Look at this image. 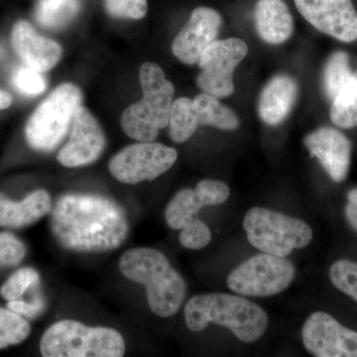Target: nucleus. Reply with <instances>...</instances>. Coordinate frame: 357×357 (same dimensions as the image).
Returning a JSON list of instances; mask_svg holds the SVG:
<instances>
[{"label":"nucleus","instance_id":"f257e3e1","mask_svg":"<svg viewBox=\"0 0 357 357\" xmlns=\"http://www.w3.org/2000/svg\"><path fill=\"white\" fill-rule=\"evenodd\" d=\"M51 232L61 248L77 253H105L126 243L129 223L121 204L98 195L68 194L52 208Z\"/></svg>","mask_w":357,"mask_h":357},{"label":"nucleus","instance_id":"c756f323","mask_svg":"<svg viewBox=\"0 0 357 357\" xmlns=\"http://www.w3.org/2000/svg\"><path fill=\"white\" fill-rule=\"evenodd\" d=\"M13 84L25 96H39L46 89V79L38 70L23 66L13 74Z\"/></svg>","mask_w":357,"mask_h":357},{"label":"nucleus","instance_id":"412c9836","mask_svg":"<svg viewBox=\"0 0 357 357\" xmlns=\"http://www.w3.org/2000/svg\"><path fill=\"white\" fill-rule=\"evenodd\" d=\"M79 7V0H39L35 18L42 27L60 29L76 17Z\"/></svg>","mask_w":357,"mask_h":357},{"label":"nucleus","instance_id":"e433bc0d","mask_svg":"<svg viewBox=\"0 0 357 357\" xmlns=\"http://www.w3.org/2000/svg\"><path fill=\"white\" fill-rule=\"evenodd\" d=\"M349 199V204L357 208V189H352L347 195Z\"/></svg>","mask_w":357,"mask_h":357},{"label":"nucleus","instance_id":"1a4fd4ad","mask_svg":"<svg viewBox=\"0 0 357 357\" xmlns=\"http://www.w3.org/2000/svg\"><path fill=\"white\" fill-rule=\"evenodd\" d=\"M178 159L175 148L161 143L139 142L123 148L109 161V172L123 184L135 185L170 170Z\"/></svg>","mask_w":357,"mask_h":357},{"label":"nucleus","instance_id":"7c9ffc66","mask_svg":"<svg viewBox=\"0 0 357 357\" xmlns=\"http://www.w3.org/2000/svg\"><path fill=\"white\" fill-rule=\"evenodd\" d=\"M24 243L13 234L0 232V269L20 265L24 259Z\"/></svg>","mask_w":357,"mask_h":357},{"label":"nucleus","instance_id":"c9c22d12","mask_svg":"<svg viewBox=\"0 0 357 357\" xmlns=\"http://www.w3.org/2000/svg\"><path fill=\"white\" fill-rule=\"evenodd\" d=\"M13 103V96L7 91L0 89V109H8Z\"/></svg>","mask_w":357,"mask_h":357},{"label":"nucleus","instance_id":"f8f14e48","mask_svg":"<svg viewBox=\"0 0 357 357\" xmlns=\"http://www.w3.org/2000/svg\"><path fill=\"white\" fill-rule=\"evenodd\" d=\"M316 29L344 43L357 40V13L351 0H294Z\"/></svg>","mask_w":357,"mask_h":357},{"label":"nucleus","instance_id":"72a5a7b5","mask_svg":"<svg viewBox=\"0 0 357 357\" xmlns=\"http://www.w3.org/2000/svg\"><path fill=\"white\" fill-rule=\"evenodd\" d=\"M7 307L25 318L36 319L45 311L46 304L42 298H37L33 303H26L18 299L9 301Z\"/></svg>","mask_w":357,"mask_h":357},{"label":"nucleus","instance_id":"a878e982","mask_svg":"<svg viewBox=\"0 0 357 357\" xmlns=\"http://www.w3.org/2000/svg\"><path fill=\"white\" fill-rule=\"evenodd\" d=\"M31 333L27 319L8 307H0V349L24 342Z\"/></svg>","mask_w":357,"mask_h":357},{"label":"nucleus","instance_id":"4be33fe9","mask_svg":"<svg viewBox=\"0 0 357 357\" xmlns=\"http://www.w3.org/2000/svg\"><path fill=\"white\" fill-rule=\"evenodd\" d=\"M330 117L337 128H357V70L352 74L351 81L332 100Z\"/></svg>","mask_w":357,"mask_h":357},{"label":"nucleus","instance_id":"2eb2a0df","mask_svg":"<svg viewBox=\"0 0 357 357\" xmlns=\"http://www.w3.org/2000/svg\"><path fill=\"white\" fill-rule=\"evenodd\" d=\"M305 146L316 157L333 182H344L349 175L351 161V143L342 131L321 128L307 134Z\"/></svg>","mask_w":357,"mask_h":357},{"label":"nucleus","instance_id":"aec40b11","mask_svg":"<svg viewBox=\"0 0 357 357\" xmlns=\"http://www.w3.org/2000/svg\"><path fill=\"white\" fill-rule=\"evenodd\" d=\"M199 126H211L220 130L234 131L241 126L236 112L220 103V98L203 93L192 100Z\"/></svg>","mask_w":357,"mask_h":357},{"label":"nucleus","instance_id":"6e6552de","mask_svg":"<svg viewBox=\"0 0 357 357\" xmlns=\"http://www.w3.org/2000/svg\"><path fill=\"white\" fill-rule=\"evenodd\" d=\"M296 277V268L286 257L261 252L230 272L227 287L243 297L267 298L287 290Z\"/></svg>","mask_w":357,"mask_h":357},{"label":"nucleus","instance_id":"393cba45","mask_svg":"<svg viewBox=\"0 0 357 357\" xmlns=\"http://www.w3.org/2000/svg\"><path fill=\"white\" fill-rule=\"evenodd\" d=\"M204 208L195 190L183 189L169 202L165 211L167 225L173 229H181L191 222Z\"/></svg>","mask_w":357,"mask_h":357},{"label":"nucleus","instance_id":"423d86ee","mask_svg":"<svg viewBox=\"0 0 357 357\" xmlns=\"http://www.w3.org/2000/svg\"><path fill=\"white\" fill-rule=\"evenodd\" d=\"M243 229L253 248L280 257L307 248L312 239L311 227L304 220L259 206L248 211Z\"/></svg>","mask_w":357,"mask_h":357},{"label":"nucleus","instance_id":"ddd939ff","mask_svg":"<svg viewBox=\"0 0 357 357\" xmlns=\"http://www.w3.org/2000/svg\"><path fill=\"white\" fill-rule=\"evenodd\" d=\"M105 145L102 126L88 109L79 105L73 119L70 139L61 148L57 159L68 168L89 165L102 156Z\"/></svg>","mask_w":357,"mask_h":357},{"label":"nucleus","instance_id":"c85d7f7f","mask_svg":"<svg viewBox=\"0 0 357 357\" xmlns=\"http://www.w3.org/2000/svg\"><path fill=\"white\" fill-rule=\"evenodd\" d=\"M181 245L191 250H199L210 244L211 231L210 227L199 218H195L180 229Z\"/></svg>","mask_w":357,"mask_h":357},{"label":"nucleus","instance_id":"f704fd0d","mask_svg":"<svg viewBox=\"0 0 357 357\" xmlns=\"http://www.w3.org/2000/svg\"><path fill=\"white\" fill-rule=\"evenodd\" d=\"M345 217L347 218V222L351 225L352 229L357 231V208L347 204L345 206Z\"/></svg>","mask_w":357,"mask_h":357},{"label":"nucleus","instance_id":"9b49d317","mask_svg":"<svg viewBox=\"0 0 357 357\" xmlns=\"http://www.w3.org/2000/svg\"><path fill=\"white\" fill-rule=\"evenodd\" d=\"M303 344L317 357H357V332L345 328L330 314L314 312L302 328Z\"/></svg>","mask_w":357,"mask_h":357},{"label":"nucleus","instance_id":"6ab92c4d","mask_svg":"<svg viewBox=\"0 0 357 357\" xmlns=\"http://www.w3.org/2000/svg\"><path fill=\"white\" fill-rule=\"evenodd\" d=\"M52 208L50 194L45 190L33 192L21 202L11 201L0 192V227L22 229L38 222Z\"/></svg>","mask_w":357,"mask_h":357},{"label":"nucleus","instance_id":"f3484780","mask_svg":"<svg viewBox=\"0 0 357 357\" xmlns=\"http://www.w3.org/2000/svg\"><path fill=\"white\" fill-rule=\"evenodd\" d=\"M299 93L297 81L289 75L272 77L262 89L258 114L267 126H276L287 119Z\"/></svg>","mask_w":357,"mask_h":357},{"label":"nucleus","instance_id":"9d476101","mask_svg":"<svg viewBox=\"0 0 357 357\" xmlns=\"http://www.w3.org/2000/svg\"><path fill=\"white\" fill-rule=\"evenodd\" d=\"M248 53V44L243 39L215 40L199 58V88L218 98L231 96L234 93V70Z\"/></svg>","mask_w":357,"mask_h":357},{"label":"nucleus","instance_id":"b1692460","mask_svg":"<svg viewBox=\"0 0 357 357\" xmlns=\"http://www.w3.org/2000/svg\"><path fill=\"white\" fill-rule=\"evenodd\" d=\"M352 74L349 54L344 51L333 53L323 70V89L326 98L333 100L351 81Z\"/></svg>","mask_w":357,"mask_h":357},{"label":"nucleus","instance_id":"5701e85b","mask_svg":"<svg viewBox=\"0 0 357 357\" xmlns=\"http://www.w3.org/2000/svg\"><path fill=\"white\" fill-rule=\"evenodd\" d=\"M169 126L171 139L174 142L184 143L194 135L199 124L192 100L178 98L174 100Z\"/></svg>","mask_w":357,"mask_h":357},{"label":"nucleus","instance_id":"bb28decb","mask_svg":"<svg viewBox=\"0 0 357 357\" xmlns=\"http://www.w3.org/2000/svg\"><path fill=\"white\" fill-rule=\"evenodd\" d=\"M40 276L36 270L30 267L20 268L14 272L0 287V295L6 301L18 300L29 289L38 285Z\"/></svg>","mask_w":357,"mask_h":357},{"label":"nucleus","instance_id":"cd10ccee","mask_svg":"<svg viewBox=\"0 0 357 357\" xmlns=\"http://www.w3.org/2000/svg\"><path fill=\"white\" fill-rule=\"evenodd\" d=\"M333 285L357 302V263L347 259L335 261L330 269Z\"/></svg>","mask_w":357,"mask_h":357},{"label":"nucleus","instance_id":"39448f33","mask_svg":"<svg viewBox=\"0 0 357 357\" xmlns=\"http://www.w3.org/2000/svg\"><path fill=\"white\" fill-rule=\"evenodd\" d=\"M40 351L45 357H121L126 342L114 328L63 319L47 328Z\"/></svg>","mask_w":357,"mask_h":357},{"label":"nucleus","instance_id":"20e7f679","mask_svg":"<svg viewBox=\"0 0 357 357\" xmlns=\"http://www.w3.org/2000/svg\"><path fill=\"white\" fill-rule=\"evenodd\" d=\"M142 98L124 110L121 128L129 137L139 142H153L160 130L169 124L175 86L159 65L144 63L140 67Z\"/></svg>","mask_w":357,"mask_h":357},{"label":"nucleus","instance_id":"4468645a","mask_svg":"<svg viewBox=\"0 0 357 357\" xmlns=\"http://www.w3.org/2000/svg\"><path fill=\"white\" fill-rule=\"evenodd\" d=\"M222 25V15L215 9L206 6L195 9L187 24L174 39V55L185 65L198 64L204 51L217 40Z\"/></svg>","mask_w":357,"mask_h":357},{"label":"nucleus","instance_id":"f03ea898","mask_svg":"<svg viewBox=\"0 0 357 357\" xmlns=\"http://www.w3.org/2000/svg\"><path fill=\"white\" fill-rule=\"evenodd\" d=\"M188 328L201 333L211 324L225 326L239 340L252 344L266 332L269 319L266 312L241 295L206 293L194 296L185 304Z\"/></svg>","mask_w":357,"mask_h":357},{"label":"nucleus","instance_id":"473e14b6","mask_svg":"<svg viewBox=\"0 0 357 357\" xmlns=\"http://www.w3.org/2000/svg\"><path fill=\"white\" fill-rule=\"evenodd\" d=\"M195 192L204 206L222 204L230 195L229 187L225 182L210 178L199 181Z\"/></svg>","mask_w":357,"mask_h":357},{"label":"nucleus","instance_id":"7ed1b4c3","mask_svg":"<svg viewBox=\"0 0 357 357\" xmlns=\"http://www.w3.org/2000/svg\"><path fill=\"white\" fill-rule=\"evenodd\" d=\"M119 270L129 280L146 289L150 309L161 318L177 314L187 294V283L161 251L129 249L119 260Z\"/></svg>","mask_w":357,"mask_h":357},{"label":"nucleus","instance_id":"dca6fc26","mask_svg":"<svg viewBox=\"0 0 357 357\" xmlns=\"http://www.w3.org/2000/svg\"><path fill=\"white\" fill-rule=\"evenodd\" d=\"M11 43L24 64L40 73L50 70L62 57L60 45L39 35L26 21H20L14 25Z\"/></svg>","mask_w":357,"mask_h":357},{"label":"nucleus","instance_id":"0eeeda50","mask_svg":"<svg viewBox=\"0 0 357 357\" xmlns=\"http://www.w3.org/2000/svg\"><path fill=\"white\" fill-rule=\"evenodd\" d=\"M81 102V89L75 84H62L54 89L26 124L29 146L37 151H53L67 135Z\"/></svg>","mask_w":357,"mask_h":357},{"label":"nucleus","instance_id":"2f4dec72","mask_svg":"<svg viewBox=\"0 0 357 357\" xmlns=\"http://www.w3.org/2000/svg\"><path fill=\"white\" fill-rule=\"evenodd\" d=\"M105 8L112 17L142 20L148 10L147 0H105Z\"/></svg>","mask_w":357,"mask_h":357},{"label":"nucleus","instance_id":"a211bd4d","mask_svg":"<svg viewBox=\"0 0 357 357\" xmlns=\"http://www.w3.org/2000/svg\"><path fill=\"white\" fill-rule=\"evenodd\" d=\"M255 21L256 31L268 44H283L293 35V16L284 0H258Z\"/></svg>","mask_w":357,"mask_h":357}]
</instances>
